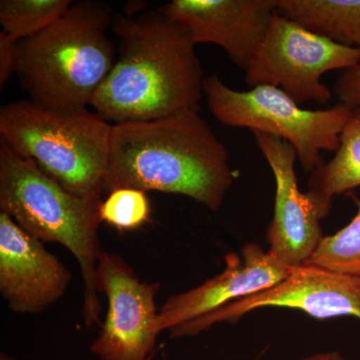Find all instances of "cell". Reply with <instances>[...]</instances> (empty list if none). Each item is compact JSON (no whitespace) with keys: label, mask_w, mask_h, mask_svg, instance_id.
<instances>
[{"label":"cell","mask_w":360,"mask_h":360,"mask_svg":"<svg viewBox=\"0 0 360 360\" xmlns=\"http://www.w3.org/2000/svg\"><path fill=\"white\" fill-rule=\"evenodd\" d=\"M120 44L115 65L90 105L113 124L200 111L203 75L184 26L156 11L113 18Z\"/></svg>","instance_id":"cell-1"},{"label":"cell","mask_w":360,"mask_h":360,"mask_svg":"<svg viewBox=\"0 0 360 360\" xmlns=\"http://www.w3.org/2000/svg\"><path fill=\"white\" fill-rule=\"evenodd\" d=\"M229 155L198 111L112 125L105 191L180 194L212 212L236 180Z\"/></svg>","instance_id":"cell-2"},{"label":"cell","mask_w":360,"mask_h":360,"mask_svg":"<svg viewBox=\"0 0 360 360\" xmlns=\"http://www.w3.org/2000/svg\"><path fill=\"white\" fill-rule=\"evenodd\" d=\"M112 21L108 4L73 1L49 27L20 40L16 75L30 101L47 108L90 105L115 65Z\"/></svg>","instance_id":"cell-3"},{"label":"cell","mask_w":360,"mask_h":360,"mask_svg":"<svg viewBox=\"0 0 360 360\" xmlns=\"http://www.w3.org/2000/svg\"><path fill=\"white\" fill-rule=\"evenodd\" d=\"M103 196H80L63 188L32 158L0 141V212L42 243L65 246L84 281V321L101 324L97 265L103 255L99 225Z\"/></svg>","instance_id":"cell-4"},{"label":"cell","mask_w":360,"mask_h":360,"mask_svg":"<svg viewBox=\"0 0 360 360\" xmlns=\"http://www.w3.org/2000/svg\"><path fill=\"white\" fill-rule=\"evenodd\" d=\"M112 125L87 108H47L30 99L0 108L1 141L80 196L105 191Z\"/></svg>","instance_id":"cell-5"},{"label":"cell","mask_w":360,"mask_h":360,"mask_svg":"<svg viewBox=\"0 0 360 360\" xmlns=\"http://www.w3.org/2000/svg\"><path fill=\"white\" fill-rule=\"evenodd\" d=\"M203 94L210 112L222 124L288 141L307 174L323 165V151L335 153L352 112V108L341 103L326 110H307L271 85L236 90L217 75L205 78Z\"/></svg>","instance_id":"cell-6"},{"label":"cell","mask_w":360,"mask_h":360,"mask_svg":"<svg viewBox=\"0 0 360 360\" xmlns=\"http://www.w3.org/2000/svg\"><path fill=\"white\" fill-rule=\"evenodd\" d=\"M359 60L360 49L338 44L276 11L245 72V82L251 87H278L300 105H326L333 91L322 82V77L330 71L349 70Z\"/></svg>","instance_id":"cell-7"},{"label":"cell","mask_w":360,"mask_h":360,"mask_svg":"<svg viewBox=\"0 0 360 360\" xmlns=\"http://www.w3.org/2000/svg\"><path fill=\"white\" fill-rule=\"evenodd\" d=\"M97 290L108 298V309L90 352L101 360H153L160 335L156 295L160 283L141 281L122 257L103 251Z\"/></svg>","instance_id":"cell-8"},{"label":"cell","mask_w":360,"mask_h":360,"mask_svg":"<svg viewBox=\"0 0 360 360\" xmlns=\"http://www.w3.org/2000/svg\"><path fill=\"white\" fill-rule=\"evenodd\" d=\"M264 307L300 310L316 319L342 316L360 319V276L309 264L300 265L271 288L177 326L170 330V336L198 335L220 322L234 323L253 310Z\"/></svg>","instance_id":"cell-9"},{"label":"cell","mask_w":360,"mask_h":360,"mask_svg":"<svg viewBox=\"0 0 360 360\" xmlns=\"http://www.w3.org/2000/svg\"><path fill=\"white\" fill-rule=\"evenodd\" d=\"M252 134L276 179L274 219L266 232L269 251L283 264L300 266L309 262L324 238L321 221L326 213L298 186L295 148L274 135Z\"/></svg>","instance_id":"cell-10"},{"label":"cell","mask_w":360,"mask_h":360,"mask_svg":"<svg viewBox=\"0 0 360 360\" xmlns=\"http://www.w3.org/2000/svg\"><path fill=\"white\" fill-rule=\"evenodd\" d=\"M276 8L277 0H172L158 7L184 26L195 45L221 47L245 72L269 32Z\"/></svg>","instance_id":"cell-11"},{"label":"cell","mask_w":360,"mask_h":360,"mask_svg":"<svg viewBox=\"0 0 360 360\" xmlns=\"http://www.w3.org/2000/svg\"><path fill=\"white\" fill-rule=\"evenodd\" d=\"M44 243L0 212V293L15 314H41L70 288L72 274Z\"/></svg>","instance_id":"cell-12"},{"label":"cell","mask_w":360,"mask_h":360,"mask_svg":"<svg viewBox=\"0 0 360 360\" xmlns=\"http://www.w3.org/2000/svg\"><path fill=\"white\" fill-rule=\"evenodd\" d=\"M243 257L225 255V269L198 288L170 296L156 319L158 333L195 321L231 303L271 288L285 278L293 267L283 264L257 243L243 248Z\"/></svg>","instance_id":"cell-13"},{"label":"cell","mask_w":360,"mask_h":360,"mask_svg":"<svg viewBox=\"0 0 360 360\" xmlns=\"http://www.w3.org/2000/svg\"><path fill=\"white\" fill-rule=\"evenodd\" d=\"M360 187V108H352L335 156L310 174L309 191L326 215L338 194Z\"/></svg>","instance_id":"cell-14"},{"label":"cell","mask_w":360,"mask_h":360,"mask_svg":"<svg viewBox=\"0 0 360 360\" xmlns=\"http://www.w3.org/2000/svg\"><path fill=\"white\" fill-rule=\"evenodd\" d=\"M276 11L311 32L360 49V0H277Z\"/></svg>","instance_id":"cell-15"},{"label":"cell","mask_w":360,"mask_h":360,"mask_svg":"<svg viewBox=\"0 0 360 360\" xmlns=\"http://www.w3.org/2000/svg\"><path fill=\"white\" fill-rule=\"evenodd\" d=\"M72 4L70 0H1V32L18 41L30 39L58 20Z\"/></svg>","instance_id":"cell-16"},{"label":"cell","mask_w":360,"mask_h":360,"mask_svg":"<svg viewBox=\"0 0 360 360\" xmlns=\"http://www.w3.org/2000/svg\"><path fill=\"white\" fill-rule=\"evenodd\" d=\"M354 219L333 236H324L307 264L360 276V198L354 196Z\"/></svg>","instance_id":"cell-17"},{"label":"cell","mask_w":360,"mask_h":360,"mask_svg":"<svg viewBox=\"0 0 360 360\" xmlns=\"http://www.w3.org/2000/svg\"><path fill=\"white\" fill-rule=\"evenodd\" d=\"M101 219L120 231L141 229L151 221L150 201L139 189H113L101 203Z\"/></svg>","instance_id":"cell-18"},{"label":"cell","mask_w":360,"mask_h":360,"mask_svg":"<svg viewBox=\"0 0 360 360\" xmlns=\"http://www.w3.org/2000/svg\"><path fill=\"white\" fill-rule=\"evenodd\" d=\"M333 91L338 103L352 108H360V60L354 68L340 71Z\"/></svg>","instance_id":"cell-19"},{"label":"cell","mask_w":360,"mask_h":360,"mask_svg":"<svg viewBox=\"0 0 360 360\" xmlns=\"http://www.w3.org/2000/svg\"><path fill=\"white\" fill-rule=\"evenodd\" d=\"M18 42L0 32V87H4L18 68Z\"/></svg>","instance_id":"cell-20"},{"label":"cell","mask_w":360,"mask_h":360,"mask_svg":"<svg viewBox=\"0 0 360 360\" xmlns=\"http://www.w3.org/2000/svg\"><path fill=\"white\" fill-rule=\"evenodd\" d=\"M303 360H345V359L340 352H328L312 355Z\"/></svg>","instance_id":"cell-21"},{"label":"cell","mask_w":360,"mask_h":360,"mask_svg":"<svg viewBox=\"0 0 360 360\" xmlns=\"http://www.w3.org/2000/svg\"><path fill=\"white\" fill-rule=\"evenodd\" d=\"M0 360H15L13 357L8 356V355L1 354L0 355Z\"/></svg>","instance_id":"cell-22"}]
</instances>
